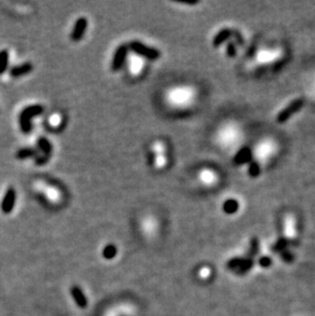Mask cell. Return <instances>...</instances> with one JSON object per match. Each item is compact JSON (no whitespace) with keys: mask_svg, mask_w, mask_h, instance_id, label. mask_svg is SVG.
<instances>
[{"mask_svg":"<svg viewBox=\"0 0 315 316\" xmlns=\"http://www.w3.org/2000/svg\"><path fill=\"white\" fill-rule=\"evenodd\" d=\"M43 111H44V109L40 104L29 106L28 108L23 110V112L21 113V116H20V125H21V129L24 133H26V134L30 133L31 128H32V125H31L32 118L41 115L43 113Z\"/></svg>","mask_w":315,"mask_h":316,"instance_id":"6da1fadb","label":"cell"},{"mask_svg":"<svg viewBox=\"0 0 315 316\" xmlns=\"http://www.w3.org/2000/svg\"><path fill=\"white\" fill-rule=\"evenodd\" d=\"M128 48L132 50L136 56L147 59L149 61H155L161 57V52L156 48L147 46L144 43L137 40L131 41L128 45Z\"/></svg>","mask_w":315,"mask_h":316,"instance_id":"7a4b0ae2","label":"cell"},{"mask_svg":"<svg viewBox=\"0 0 315 316\" xmlns=\"http://www.w3.org/2000/svg\"><path fill=\"white\" fill-rule=\"evenodd\" d=\"M305 100L301 97L293 99L285 109H283L277 116V122L279 124H283L288 121L293 114L300 111L304 106Z\"/></svg>","mask_w":315,"mask_h":316,"instance_id":"3957f363","label":"cell"},{"mask_svg":"<svg viewBox=\"0 0 315 316\" xmlns=\"http://www.w3.org/2000/svg\"><path fill=\"white\" fill-rule=\"evenodd\" d=\"M128 50H129V48H128V45H126V44H122L116 49L114 57H113V61H112V70L114 72L120 71L122 69V67L124 66V63L127 59Z\"/></svg>","mask_w":315,"mask_h":316,"instance_id":"277c9868","label":"cell"},{"mask_svg":"<svg viewBox=\"0 0 315 316\" xmlns=\"http://www.w3.org/2000/svg\"><path fill=\"white\" fill-rule=\"evenodd\" d=\"M192 98V91L188 88L174 89L169 94V100L176 104H185Z\"/></svg>","mask_w":315,"mask_h":316,"instance_id":"5b68a950","label":"cell"},{"mask_svg":"<svg viewBox=\"0 0 315 316\" xmlns=\"http://www.w3.org/2000/svg\"><path fill=\"white\" fill-rule=\"evenodd\" d=\"M87 25H88V22L85 18H79L74 27H73V30H72V33H71V39L73 41L77 42V41H80L81 39L83 38L85 32H86V29H87Z\"/></svg>","mask_w":315,"mask_h":316,"instance_id":"8992f818","label":"cell"},{"mask_svg":"<svg viewBox=\"0 0 315 316\" xmlns=\"http://www.w3.org/2000/svg\"><path fill=\"white\" fill-rule=\"evenodd\" d=\"M15 203H16V191L13 187H11L8 189V191L4 197L3 205H2L3 211L7 214L11 213L14 209Z\"/></svg>","mask_w":315,"mask_h":316,"instance_id":"52a82bcc","label":"cell"},{"mask_svg":"<svg viewBox=\"0 0 315 316\" xmlns=\"http://www.w3.org/2000/svg\"><path fill=\"white\" fill-rule=\"evenodd\" d=\"M240 33H238L234 30H231V29H228V28H225V29H222L220 30L216 36L213 38V45L215 47L219 46L221 43H223L225 40H227V39L233 35H239Z\"/></svg>","mask_w":315,"mask_h":316,"instance_id":"ba28073f","label":"cell"},{"mask_svg":"<svg viewBox=\"0 0 315 316\" xmlns=\"http://www.w3.org/2000/svg\"><path fill=\"white\" fill-rule=\"evenodd\" d=\"M281 58V51L279 50H263L261 51L258 57L257 60L261 63V64H265V63H273L277 60H279Z\"/></svg>","mask_w":315,"mask_h":316,"instance_id":"9c48e42d","label":"cell"},{"mask_svg":"<svg viewBox=\"0 0 315 316\" xmlns=\"http://www.w3.org/2000/svg\"><path fill=\"white\" fill-rule=\"evenodd\" d=\"M72 296L76 302V304L80 308H85L87 306V299L82 292V290L79 288L78 286H73L71 289Z\"/></svg>","mask_w":315,"mask_h":316,"instance_id":"30bf717a","label":"cell"},{"mask_svg":"<svg viewBox=\"0 0 315 316\" xmlns=\"http://www.w3.org/2000/svg\"><path fill=\"white\" fill-rule=\"evenodd\" d=\"M32 70H33L32 64L26 63V64H23V65H21V66H18V67H16V68H14V69L12 70L11 74H12L13 77H21V76H24V75L29 74Z\"/></svg>","mask_w":315,"mask_h":316,"instance_id":"8fae6325","label":"cell"},{"mask_svg":"<svg viewBox=\"0 0 315 316\" xmlns=\"http://www.w3.org/2000/svg\"><path fill=\"white\" fill-rule=\"evenodd\" d=\"M38 146L40 147V149L42 150L43 156L49 159V156L51 155V152H52L51 143L45 137H40L38 139Z\"/></svg>","mask_w":315,"mask_h":316,"instance_id":"7c38bea8","label":"cell"},{"mask_svg":"<svg viewBox=\"0 0 315 316\" xmlns=\"http://www.w3.org/2000/svg\"><path fill=\"white\" fill-rule=\"evenodd\" d=\"M200 177H201V180L208 185L215 183L217 180L216 174L211 170H203Z\"/></svg>","mask_w":315,"mask_h":316,"instance_id":"4fadbf2b","label":"cell"},{"mask_svg":"<svg viewBox=\"0 0 315 316\" xmlns=\"http://www.w3.org/2000/svg\"><path fill=\"white\" fill-rule=\"evenodd\" d=\"M17 159L19 160H25L28 157L37 156V150L34 148H22L17 152Z\"/></svg>","mask_w":315,"mask_h":316,"instance_id":"5bb4252c","label":"cell"},{"mask_svg":"<svg viewBox=\"0 0 315 316\" xmlns=\"http://www.w3.org/2000/svg\"><path fill=\"white\" fill-rule=\"evenodd\" d=\"M142 69V62L139 58H132L130 60V70L133 74H137Z\"/></svg>","mask_w":315,"mask_h":316,"instance_id":"9a60e30c","label":"cell"},{"mask_svg":"<svg viewBox=\"0 0 315 316\" xmlns=\"http://www.w3.org/2000/svg\"><path fill=\"white\" fill-rule=\"evenodd\" d=\"M8 63H9V52L7 50H3L0 52V74H3L6 71Z\"/></svg>","mask_w":315,"mask_h":316,"instance_id":"2e32d148","label":"cell"},{"mask_svg":"<svg viewBox=\"0 0 315 316\" xmlns=\"http://www.w3.org/2000/svg\"><path fill=\"white\" fill-rule=\"evenodd\" d=\"M116 254H117V249H116V247L113 246V245L107 246V247L104 248V250H103V256H104V258H107V259H112V258H114V257L116 256Z\"/></svg>","mask_w":315,"mask_h":316,"instance_id":"e0dca14e","label":"cell"},{"mask_svg":"<svg viewBox=\"0 0 315 316\" xmlns=\"http://www.w3.org/2000/svg\"><path fill=\"white\" fill-rule=\"evenodd\" d=\"M46 194L48 196V199L51 201H57L59 199V192L54 189L52 187H46Z\"/></svg>","mask_w":315,"mask_h":316,"instance_id":"ac0fdd59","label":"cell"},{"mask_svg":"<svg viewBox=\"0 0 315 316\" xmlns=\"http://www.w3.org/2000/svg\"><path fill=\"white\" fill-rule=\"evenodd\" d=\"M166 164V157L164 154H160V155H155V166L156 167H163Z\"/></svg>","mask_w":315,"mask_h":316,"instance_id":"d6986e66","label":"cell"},{"mask_svg":"<svg viewBox=\"0 0 315 316\" xmlns=\"http://www.w3.org/2000/svg\"><path fill=\"white\" fill-rule=\"evenodd\" d=\"M153 150L155 151V155H160V154H164V146L162 145V143L156 142L153 145Z\"/></svg>","mask_w":315,"mask_h":316,"instance_id":"ffe728a7","label":"cell"},{"mask_svg":"<svg viewBox=\"0 0 315 316\" xmlns=\"http://www.w3.org/2000/svg\"><path fill=\"white\" fill-rule=\"evenodd\" d=\"M49 123H50L52 126H58V125H60V123H61V117H60V115H58V114L52 115V116L50 117V119H49Z\"/></svg>","mask_w":315,"mask_h":316,"instance_id":"44dd1931","label":"cell"},{"mask_svg":"<svg viewBox=\"0 0 315 316\" xmlns=\"http://www.w3.org/2000/svg\"><path fill=\"white\" fill-rule=\"evenodd\" d=\"M227 54H228V56H230V57H233V56L235 55L234 46H233L232 43H230V44L228 45V47H227Z\"/></svg>","mask_w":315,"mask_h":316,"instance_id":"7402d4cb","label":"cell"}]
</instances>
